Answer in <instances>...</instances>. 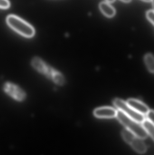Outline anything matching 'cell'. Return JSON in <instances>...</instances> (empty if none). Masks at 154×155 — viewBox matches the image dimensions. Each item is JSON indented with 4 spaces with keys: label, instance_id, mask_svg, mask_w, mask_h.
<instances>
[{
    "label": "cell",
    "instance_id": "5",
    "mask_svg": "<svg viewBox=\"0 0 154 155\" xmlns=\"http://www.w3.org/2000/svg\"><path fill=\"white\" fill-rule=\"evenodd\" d=\"M5 92L15 100L22 101L26 97L25 92L19 87L11 83H6L4 86Z\"/></svg>",
    "mask_w": 154,
    "mask_h": 155
},
{
    "label": "cell",
    "instance_id": "13",
    "mask_svg": "<svg viewBox=\"0 0 154 155\" xmlns=\"http://www.w3.org/2000/svg\"><path fill=\"white\" fill-rule=\"evenodd\" d=\"M154 11L153 10H150L146 12V16L148 21L154 25Z\"/></svg>",
    "mask_w": 154,
    "mask_h": 155
},
{
    "label": "cell",
    "instance_id": "16",
    "mask_svg": "<svg viewBox=\"0 0 154 155\" xmlns=\"http://www.w3.org/2000/svg\"><path fill=\"white\" fill-rule=\"evenodd\" d=\"M122 2H124L125 3H129L131 2V0H121Z\"/></svg>",
    "mask_w": 154,
    "mask_h": 155
},
{
    "label": "cell",
    "instance_id": "12",
    "mask_svg": "<svg viewBox=\"0 0 154 155\" xmlns=\"http://www.w3.org/2000/svg\"><path fill=\"white\" fill-rule=\"evenodd\" d=\"M123 138L126 142L131 144L132 141L136 137L134 134L127 128L124 129L122 132Z\"/></svg>",
    "mask_w": 154,
    "mask_h": 155
},
{
    "label": "cell",
    "instance_id": "11",
    "mask_svg": "<svg viewBox=\"0 0 154 155\" xmlns=\"http://www.w3.org/2000/svg\"><path fill=\"white\" fill-rule=\"evenodd\" d=\"M145 62L148 71L153 73L154 71V57L153 55L151 53L146 54L145 56Z\"/></svg>",
    "mask_w": 154,
    "mask_h": 155
},
{
    "label": "cell",
    "instance_id": "7",
    "mask_svg": "<svg viewBox=\"0 0 154 155\" xmlns=\"http://www.w3.org/2000/svg\"><path fill=\"white\" fill-rule=\"evenodd\" d=\"M127 103L136 112L143 115H146L149 111V108L146 105L136 99H128Z\"/></svg>",
    "mask_w": 154,
    "mask_h": 155
},
{
    "label": "cell",
    "instance_id": "6",
    "mask_svg": "<svg viewBox=\"0 0 154 155\" xmlns=\"http://www.w3.org/2000/svg\"><path fill=\"white\" fill-rule=\"evenodd\" d=\"M117 112L113 107H101L95 109L94 114L99 118H113L116 117Z\"/></svg>",
    "mask_w": 154,
    "mask_h": 155
},
{
    "label": "cell",
    "instance_id": "10",
    "mask_svg": "<svg viewBox=\"0 0 154 155\" xmlns=\"http://www.w3.org/2000/svg\"><path fill=\"white\" fill-rule=\"evenodd\" d=\"M142 126L144 129L146 131L148 134L152 137L153 140L154 139V123L149 121L147 119H145L142 122Z\"/></svg>",
    "mask_w": 154,
    "mask_h": 155
},
{
    "label": "cell",
    "instance_id": "3",
    "mask_svg": "<svg viewBox=\"0 0 154 155\" xmlns=\"http://www.w3.org/2000/svg\"><path fill=\"white\" fill-rule=\"evenodd\" d=\"M116 117L126 128L134 133L137 137L142 139L147 137L148 134L140 123L128 117L120 110L117 111Z\"/></svg>",
    "mask_w": 154,
    "mask_h": 155
},
{
    "label": "cell",
    "instance_id": "2",
    "mask_svg": "<svg viewBox=\"0 0 154 155\" xmlns=\"http://www.w3.org/2000/svg\"><path fill=\"white\" fill-rule=\"evenodd\" d=\"M6 22L14 31L24 37L31 38L35 34V30L33 27L17 15H8L6 18Z\"/></svg>",
    "mask_w": 154,
    "mask_h": 155
},
{
    "label": "cell",
    "instance_id": "1",
    "mask_svg": "<svg viewBox=\"0 0 154 155\" xmlns=\"http://www.w3.org/2000/svg\"><path fill=\"white\" fill-rule=\"evenodd\" d=\"M33 67L40 73L50 78L59 85L65 84L64 76L59 72L49 66L40 58L34 57L31 61Z\"/></svg>",
    "mask_w": 154,
    "mask_h": 155
},
{
    "label": "cell",
    "instance_id": "18",
    "mask_svg": "<svg viewBox=\"0 0 154 155\" xmlns=\"http://www.w3.org/2000/svg\"><path fill=\"white\" fill-rule=\"evenodd\" d=\"M142 1H144L145 2H150L152 1V4H153V0H142Z\"/></svg>",
    "mask_w": 154,
    "mask_h": 155
},
{
    "label": "cell",
    "instance_id": "15",
    "mask_svg": "<svg viewBox=\"0 0 154 155\" xmlns=\"http://www.w3.org/2000/svg\"><path fill=\"white\" fill-rule=\"evenodd\" d=\"M154 111L153 110H149L148 113L146 114L147 119L149 121L154 123Z\"/></svg>",
    "mask_w": 154,
    "mask_h": 155
},
{
    "label": "cell",
    "instance_id": "8",
    "mask_svg": "<svg viewBox=\"0 0 154 155\" xmlns=\"http://www.w3.org/2000/svg\"><path fill=\"white\" fill-rule=\"evenodd\" d=\"M99 8L102 13L108 18H112L115 15V9L107 2H103L100 3Z\"/></svg>",
    "mask_w": 154,
    "mask_h": 155
},
{
    "label": "cell",
    "instance_id": "9",
    "mask_svg": "<svg viewBox=\"0 0 154 155\" xmlns=\"http://www.w3.org/2000/svg\"><path fill=\"white\" fill-rule=\"evenodd\" d=\"M130 144L136 151L140 153H144L146 152V146L141 138L136 137Z\"/></svg>",
    "mask_w": 154,
    "mask_h": 155
},
{
    "label": "cell",
    "instance_id": "17",
    "mask_svg": "<svg viewBox=\"0 0 154 155\" xmlns=\"http://www.w3.org/2000/svg\"><path fill=\"white\" fill-rule=\"evenodd\" d=\"M106 2H107L112 3L115 2V0H106Z\"/></svg>",
    "mask_w": 154,
    "mask_h": 155
},
{
    "label": "cell",
    "instance_id": "4",
    "mask_svg": "<svg viewBox=\"0 0 154 155\" xmlns=\"http://www.w3.org/2000/svg\"><path fill=\"white\" fill-rule=\"evenodd\" d=\"M114 104L119 110L122 111L128 117L140 124L142 123L145 119L144 115L136 112L128 105L127 102L123 101L122 99L116 98L114 100Z\"/></svg>",
    "mask_w": 154,
    "mask_h": 155
},
{
    "label": "cell",
    "instance_id": "14",
    "mask_svg": "<svg viewBox=\"0 0 154 155\" xmlns=\"http://www.w3.org/2000/svg\"><path fill=\"white\" fill-rule=\"evenodd\" d=\"M10 6L9 0H0V9H7Z\"/></svg>",
    "mask_w": 154,
    "mask_h": 155
}]
</instances>
